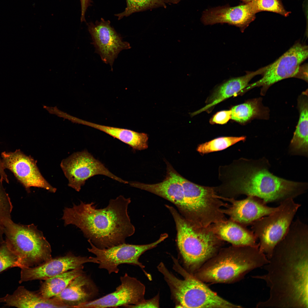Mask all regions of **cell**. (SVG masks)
Returning a JSON list of instances; mask_svg holds the SVG:
<instances>
[{
    "mask_svg": "<svg viewBox=\"0 0 308 308\" xmlns=\"http://www.w3.org/2000/svg\"><path fill=\"white\" fill-rule=\"evenodd\" d=\"M81 6V17H85V13L88 7L91 5V0H80Z\"/></svg>",
    "mask_w": 308,
    "mask_h": 308,
    "instance_id": "e575fe53",
    "label": "cell"
},
{
    "mask_svg": "<svg viewBox=\"0 0 308 308\" xmlns=\"http://www.w3.org/2000/svg\"><path fill=\"white\" fill-rule=\"evenodd\" d=\"M266 273L252 276L269 288L266 300L257 308H308V226L299 218L292 222L276 246Z\"/></svg>",
    "mask_w": 308,
    "mask_h": 308,
    "instance_id": "6da1fadb",
    "label": "cell"
},
{
    "mask_svg": "<svg viewBox=\"0 0 308 308\" xmlns=\"http://www.w3.org/2000/svg\"><path fill=\"white\" fill-rule=\"evenodd\" d=\"M89 262L98 264L96 257L76 256L69 253L65 256L52 258L36 267L21 268L19 283L45 280L67 271L84 267V264Z\"/></svg>",
    "mask_w": 308,
    "mask_h": 308,
    "instance_id": "2e32d148",
    "label": "cell"
},
{
    "mask_svg": "<svg viewBox=\"0 0 308 308\" xmlns=\"http://www.w3.org/2000/svg\"><path fill=\"white\" fill-rule=\"evenodd\" d=\"M5 169L2 159L0 158V181L3 182V181H4L7 183H9V181L7 175L4 171Z\"/></svg>",
    "mask_w": 308,
    "mask_h": 308,
    "instance_id": "d590c367",
    "label": "cell"
},
{
    "mask_svg": "<svg viewBox=\"0 0 308 308\" xmlns=\"http://www.w3.org/2000/svg\"><path fill=\"white\" fill-rule=\"evenodd\" d=\"M269 262L256 246H234L223 249L205 262L193 275L202 281L229 283Z\"/></svg>",
    "mask_w": 308,
    "mask_h": 308,
    "instance_id": "277c9868",
    "label": "cell"
},
{
    "mask_svg": "<svg viewBox=\"0 0 308 308\" xmlns=\"http://www.w3.org/2000/svg\"><path fill=\"white\" fill-rule=\"evenodd\" d=\"M246 137H218L199 144L196 150L200 153L205 154L224 149L236 143L244 141Z\"/></svg>",
    "mask_w": 308,
    "mask_h": 308,
    "instance_id": "83f0119b",
    "label": "cell"
},
{
    "mask_svg": "<svg viewBox=\"0 0 308 308\" xmlns=\"http://www.w3.org/2000/svg\"><path fill=\"white\" fill-rule=\"evenodd\" d=\"M14 267H19L18 258L10 250L4 240L0 242V273Z\"/></svg>",
    "mask_w": 308,
    "mask_h": 308,
    "instance_id": "1f68e13d",
    "label": "cell"
},
{
    "mask_svg": "<svg viewBox=\"0 0 308 308\" xmlns=\"http://www.w3.org/2000/svg\"><path fill=\"white\" fill-rule=\"evenodd\" d=\"M131 202L130 198L120 195L111 199L106 207L98 209L93 202L81 201L78 205L65 208L62 219L64 226L73 224L80 229L97 248H108L125 243L135 233L127 211Z\"/></svg>",
    "mask_w": 308,
    "mask_h": 308,
    "instance_id": "3957f363",
    "label": "cell"
},
{
    "mask_svg": "<svg viewBox=\"0 0 308 308\" xmlns=\"http://www.w3.org/2000/svg\"><path fill=\"white\" fill-rule=\"evenodd\" d=\"M109 21L102 18L100 21L88 24V30L92 40L95 51L102 60L110 65L112 70L116 58L122 50L131 48L129 44L123 41L120 35L112 27Z\"/></svg>",
    "mask_w": 308,
    "mask_h": 308,
    "instance_id": "9a60e30c",
    "label": "cell"
},
{
    "mask_svg": "<svg viewBox=\"0 0 308 308\" xmlns=\"http://www.w3.org/2000/svg\"><path fill=\"white\" fill-rule=\"evenodd\" d=\"M4 234L7 246L18 258V267H36L52 258L50 244L34 224H16L11 219L6 223Z\"/></svg>",
    "mask_w": 308,
    "mask_h": 308,
    "instance_id": "52a82bcc",
    "label": "cell"
},
{
    "mask_svg": "<svg viewBox=\"0 0 308 308\" xmlns=\"http://www.w3.org/2000/svg\"><path fill=\"white\" fill-rule=\"evenodd\" d=\"M243 3H248L256 13L262 11L276 13L287 17L290 12L284 8L281 0H240Z\"/></svg>",
    "mask_w": 308,
    "mask_h": 308,
    "instance_id": "f546056e",
    "label": "cell"
},
{
    "mask_svg": "<svg viewBox=\"0 0 308 308\" xmlns=\"http://www.w3.org/2000/svg\"><path fill=\"white\" fill-rule=\"evenodd\" d=\"M167 237V235L164 234L156 241L151 244L138 245L125 243L103 249L97 248L88 240L91 248L87 249L89 252L96 255L98 262V268L106 269L109 274L117 273L119 271L118 266L126 264L139 266L147 276L150 279V275L144 270L145 266L139 261V258L145 252L155 247Z\"/></svg>",
    "mask_w": 308,
    "mask_h": 308,
    "instance_id": "30bf717a",
    "label": "cell"
},
{
    "mask_svg": "<svg viewBox=\"0 0 308 308\" xmlns=\"http://www.w3.org/2000/svg\"><path fill=\"white\" fill-rule=\"evenodd\" d=\"M256 14L249 4L243 3L235 7L227 5L207 9L204 12L201 21L206 25L227 23L239 27L243 32L255 20Z\"/></svg>",
    "mask_w": 308,
    "mask_h": 308,
    "instance_id": "ac0fdd59",
    "label": "cell"
},
{
    "mask_svg": "<svg viewBox=\"0 0 308 308\" xmlns=\"http://www.w3.org/2000/svg\"><path fill=\"white\" fill-rule=\"evenodd\" d=\"M175 171L169 165L167 177L162 182L153 184L138 182L129 183L132 187L150 192L161 196L175 204L186 215L187 207L182 184L175 175Z\"/></svg>",
    "mask_w": 308,
    "mask_h": 308,
    "instance_id": "d6986e66",
    "label": "cell"
},
{
    "mask_svg": "<svg viewBox=\"0 0 308 308\" xmlns=\"http://www.w3.org/2000/svg\"><path fill=\"white\" fill-rule=\"evenodd\" d=\"M269 167L264 158L257 160L241 158L220 167L219 176L222 184L218 190L229 196L256 197L266 204L294 199L307 190V183L276 176L269 171Z\"/></svg>",
    "mask_w": 308,
    "mask_h": 308,
    "instance_id": "7a4b0ae2",
    "label": "cell"
},
{
    "mask_svg": "<svg viewBox=\"0 0 308 308\" xmlns=\"http://www.w3.org/2000/svg\"><path fill=\"white\" fill-rule=\"evenodd\" d=\"M2 161L5 169L10 170L28 193L31 187L43 188L54 193L56 189L52 187L41 174L37 165V161L27 156L19 149L14 152L4 151L1 153Z\"/></svg>",
    "mask_w": 308,
    "mask_h": 308,
    "instance_id": "4fadbf2b",
    "label": "cell"
},
{
    "mask_svg": "<svg viewBox=\"0 0 308 308\" xmlns=\"http://www.w3.org/2000/svg\"><path fill=\"white\" fill-rule=\"evenodd\" d=\"M165 3H167L172 4H177L181 0H163Z\"/></svg>",
    "mask_w": 308,
    "mask_h": 308,
    "instance_id": "8d00e7d4",
    "label": "cell"
},
{
    "mask_svg": "<svg viewBox=\"0 0 308 308\" xmlns=\"http://www.w3.org/2000/svg\"><path fill=\"white\" fill-rule=\"evenodd\" d=\"M120 285L114 292L83 303L77 308L117 307L139 305L145 300V287L136 278L125 273L121 276Z\"/></svg>",
    "mask_w": 308,
    "mask_h": 308,
    "instance_id": "5bb4252c",
    "label": "cell"
},
{
    "mask_svg": "<svg viewBox=\"0 0 308 308\" xmlns=\"http://www.w3.org/2000/svg\"><path fill=\"white\" fill-rule=\"evenodd\" d=\"M173 268L183 277L178 278L163 263L157 266L170 289L177 307L238 308L240 306L223 299L212 291L203 282L185 269L178 260L173 259Z\"/></svg>",
    "mask_w": 308,
    "mask_h": 308,
    "instance_id": "8992f818",
    "label": "cell"
},
{
    "mask_svg": "<svg viewBox=\"0 0 308 308\" xmlns=\"http://www.w3.org/2000/svg\"><path fill=\"white\" fill-rule=\"evenodd\" d=\"M98 292L93 281L84 272L72 279L61 293L54 297L71 308H77L94 299Z\"/></svg>",
    "mask_w": 308,
    "mask_h": 308,
    "instance_id": "ffe728a7",
    "label": "cell"
},
{
    "mask_svg": "<svg viewBox=\"0 0 308 308\" xmlns=\"http://www.w3.org/2000/svg\"><path fill=\"white\" fill-rule=\"evenodd\" d=\"M303 92L299 97L298 106L299 120L289 146V153L292 155L308 156V104L307 95Z\"/></svg>",
    "mask_w": 308,
    "mask_h": 308,
    "instance_id": "cb8c5ba5",
    "label": "cell"
},
{
    "mask_svg": "<svg viewBox=\"0 0 308 308\" xmlns=\"http://www.w3.org/2000/svg\"><path fill=\"white\" fill-rule=\"evenodd\" d=\"M127 6L123 12L115 15L120 19L131 14L159 7H166L163 0H126Z\"/></svg>",
    "mask_w": 308,
    "mask_h": 308,
    "instance_id": "f1b7e54d",
    "label": "cell"
},
{
    "mask_svg": "<svg viewBox=\"0 0 308 308\" xmlns=\"http://www.w3.org/2000/svg\"><path fill=\"white\" fill-rule=\"evenodd\" d=\"M181 183L187 207L185 218L195 226L207 228L212 224L226 220L221 208L227 207L215 187L194 183L175 171Z\"/></svg>",
    "mask_w": 308,
    "mask_h": 308,
    "instance_id": "ba28073f",
    "label": "cell"
},
{
    "mask_svg": "<svg viewBox=\"0 0 308 308\" xmlns=\"http://www.w3.org/2000/svg\"><path fill=\"white\" fill-rule=\"evenodd\" d=\"M213 232L222 240L234 246H256L257 239L252 231L232 221L227 220L210 226Z\"/></svg>",
    "mask_w": 308,
    "mask_h": 308,
    "instance_id": "603a6c76",
    "label": "cell"
},
{
    "mask_svg": "<svg viewBox=\"0 0 308 308\" xmlns=\"http://www.w3.org/2000/svg\"><path fill=\"white\" fill-rule=\"evenodd\" d=\"M266 66L255 71L247 72L243 76L231 78L217 86L207 98L206 105L201 109L191 114L192 116L202 112H210L215 106L233 96L242 93L248 86L250 80L256 76L262 74Z\"/></svg>",
    "mask_w": 308,
    "mask_h": 308,
    "instance_id": "44dd1931",
    "label": "cell"
},
{
    "mask_svg": "<svg viewBox=\"0 0 308 308\" xmlns=\"http://www.w3.org/2000/svg\"><path fill=\"white\" fill-rule=\"evenodd\" d=\"M81 124L95 128L128 145L133 149L142 150L148 147V135L130 129L107 126L82 120Z\"/></svg>",
    "mask_w": 308,
    "mask_h": 308,
    "instance_id": "d4e9b609",
    "label": "cell"
},
{
    "mask_svg": "<svg viewBox=\"0 0 308 308\" xmlns=\"http://www.w3.org/2000/svg\"><path fill=\"white\" fill-rule=\"evenodd\" d=\"M261 105L260 98H255L232 107L231 119L241 124H244L252 119L266 115Z\"/></svg>",
    "mask_w": 308,
    "mask_h": 308,
    "instance_id": "4316f807",
    "label": "cell"
},
{
    "mask_svg": "<svg viewBox=\"0 0 308 308\" xmlns=\"http://www.w3.org/2000/svg\"><path fill=\"white\" fill-rule=\"evenodd\" d=\"M159 296L157 295L152 299L145 300L140 304L129 308H157L159 307Z\"/></svg>",
    "mask_w": 308,
    "mask_h": 308,
    "instance_id": "836d02e7",
    "label": "cell"
},
{
    "mask_svg": "<svg viewBox=\"0 0 308 308\" xmlns=\"http://www.w3.org/2000/svg\"><path fill=\"white\" fill-rule=\"evenodd\" d=\"M231 114L230 110L218 112L210 119L209 122L212 124H226L231 119Z\"/></svg>",
    "mask_w": 308,
    "mask_h": 308,
    "instance_id": "d6a6232c",
    "label": "cell"
},
{
    "mask_svg": "<svg viewBox=\"0 0 308 308\" xmlns=\"http://www.w3.org/2000/svg\"><path fill=\"white\" fill-rule=\"evenodd\" d=\"M166 206L175 223L177 245L186 270L192 274L195 273L217 253L222 240L209 226H196L182 216L173 207Z\"/></svg>",
    "mask_w": 308,
    "mask_h": 308,
    "instance_id": "5b68a950",
    "label": "cell"
},
{
    "mask_svg": "<svg viewBox=\"0 0 308 308\" xmlns=\"http://www.w3.org/2000/svg\"><path fill=\"white\" fill-rule=\"evenodd\" d=\"M84 267L65 272L45 280L38 292L44 297L52 298L61 293L75 277L85 272Z\"/></svg>",
    "mask_w": 308,
    "mask_h": 308,
    "instance_id": "484cf974",
    "label": "cell"
},
{
    "mask_svg": "<svg viewBox=\"0 0 308 308\" xmlns=\"http://www.w3.org/2000/svg\"><path fill=\"white\" fill-rule=\"evenodd\" d=\"M301 206L289 199L280 203L278 209L254 222L252 231L259 241V248L269 260L276 246L287 232Z\"/></svg>",
    "mask_w": 308,
    "mask_h": 308,
    "instance_id": "9c48e42d",
    "label": "cell"
},
{
    "mask_svg": "<svg viewBox=\"0 0 308 308\" xmlns=\"http://www.w3.org/2000/svg\"><path fill=\"white\" fill-rule=\"evenodd\" d=\"M0 303L17 308H71L56 298H45L23 286L18 287L12 294L0 297Z\"/></svg>",
    "mask_w": 308,
    "mask_h": 308,
    "instance_id": "7402d4cb",
    "label": "cell"
},
{
    "mask_svg": "<svg viewBox=\"0 0 308 308\" xmlns=\"http://www.w3.org/2000/svg\"><path fill=\"white\" fill-rule=\"evenodd\" d=\"M68 181V185L79 192L88 179L100 175L124 184L128 182L113 174L87 150L74 153L63 160L60 164Z\"/></svg>",
    "mask_w": 308,
    "mask_h": 308,
    "instance_id": "7c38bea8",
    "label": "cell"
},
{
    "mask_svg": "<svg viewBox=\"0 0 308 308\" xmlns=\"http://www.w3.org/2000/svg\"><path fill=\"white\" fill-rule=\"evenodd\" d=\"M221 199L231 203L226 209H222V212L228 215L231 220L243 225L252 224L274 212L279 207L268 206L261 199L253 196H248L240 200L221 196Z\"/></svg>",
    "mask_w": 308,
    "mask_h": 308,
    "instance_id": "e0dca14e",
    "label": "cell"
},
{
    "mask_svg": "<svg viewBox=\"0 0 308 308\" xmlns=\"http://www.w3.org/2000/svg\"><path fill=\"white\" fill-rule=\"evenodd\" d=\"M13 206L8 194L0 181V242L4 241L3 235L6 222L11 220Z\"/></svg>",
    "mask_w": 308,
    "mask_h": 308,
    "instance_id": "4dcf8cb0",
    "label": "cell"
},
{
    "mask_svg": "<svg viewBox=\"0 0 308 308\" xmlns=\"http://www.w3.org/2000/svg\"><path fill=\"white\" fill-rule=\"evenodd\" d=\"M307 46L299 42L295 44L272 63L266 66L259 80L248 85L246 91L257 87H262L261 94H264L269 88L282 80L296 77L301 64L308 57Z\"/></svg>",
    "mask_w": 308,
    "mask_h": 308,
    "instance_id": "8fae6325",
    "label": "cell"
}]
</instances>
